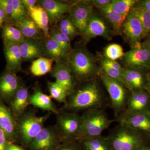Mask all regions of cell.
Here are the masks:
<instances>
[{"mask_svg":"<svg viewBox=\"0 0 150 150\" xmlns=\"http://www.w3.org/2000/svg\"><path fill=\"white\" fill-rule=\"evenodd\" d=\"M69 96L66 104L74 111L102 109L106 102L100 87L95 81H88Z\"/></svg>","mask_w":150,"mask_h":150,"instance_id":"cell-1","label":"cell"},{"mask_svg":"<svg viewBox=\"0 0 150 150\" xmlns=\"http://www.w3.org/2000/svg\"><path fill=\"white\" fill-rule=\"evenodd\" d=\"M147 134L119 124L105 138L111 150H137L144 145Z\"/></svg>","mask_w":150,"mask_h":150,"instance_id":"cell-2","label":"cell"},{"mask_svg":"<svg viewBox=\"0 0 150 150\" xmlns=\"http://www.w3.org/2000/svg\"><path fill=\"white\" fill-rule=\"evenodd\" d=\"M112 121L103 109L94 108L86 110L81 116V127L77 142L102 135V132Z\"/></svg>","mask_w":150,"mask_h":150,"instance_id":"cell-3","label":"cell"},{"mask_svg":"<svg viewBox=\"0 0 150 150\" xmlns=\"http://www.w3.org/2000/svg\"><path fill=\"white\" fill-rule=\"evenodd\" d=\"M67 59L75 80L79 81H91L98 72L93 57L85 49H73Z\"/></svg>","mask_w":150,"mask_h":150,"instance_id":"cell-4","label":"cell"},{"mask_svg":"<svg viewBox=\"0 0 150 150\" xmlns=\"http://www.w3.org/2000/svg\"><path fill=\"white\" fill-rule=\"evenodd\" d=\"M49 114L38 117L32 112L21 116L16 125V131L23 144L29 146L43 128Z\"/></svg>","mask_w":150,"mask_h":150,"instance_id":"cell-5","label":"cell"},{"mask_svg":"<svg viewBox=\"0 0 150 150\" xmlns=\"http://www.w3.org/2000/svg\"><path fill=\"white\" fill-rule=\"evenodd\" d=\"M100 77L109 94L111 105L116 116L121 114L125 110L129 97L125 86L118 81L112 79L102 71L100 72Z\"/></svg>","mask_w":150,"mask_h":150,"instance_id":"cell-6","label":"cell"},{"mask_svg":"<svg viewBox=\"0 0 150 150\" xmlns=\"http://www.w3.org/2000/svg\"><path fill=\"white\" fill-rule=\"evenodd\" d=\"M57 129L63 144L77 142L81 127V116L76 113H58Z\"/></svg>","mask_w":150,"mask_h":150,"instance_id":"cell-7","label":"cell"},{"mask_svg":"<svg viewBox=\"0 0 150 150\" xmlns=\"http://www.w3.org/2000/svg\"><path fill=\"white\" fill-rule=\"evenodd\" d=\"M150 112V95L145 90L131 92L125 110L118 116L117 120L142 112Z\"/></svg>","mask_w":150,"mask_h":150,"instance_id":"cell-8","label":"cell"},{"mask_svg":"<svg viewBox=\"0 0 150 150\" xmlns=\"http://www.w3.org/2000/svg\"><path fill=\"white\" fill-rule=\"evenodd\" d=\"M122 59L126 69L144 71L150 69V52L142 44L124 53Z\"/></svg>","mask_w":150,"mask_h":150,"instance_id":"cell-9","label":"cell"},{"mask_svg":"<svg viewBox=\"0 0 150 150\" xmlns=\"http://www.w3.org/2000/svg\"><path fill=\"white\" fill-rule=\"evenodd\" d=\"M62 143L57 129L43 127L29 145L31 150H55Z\"/></svg>","mask_w":150,"mask_h":150,"instance_id":"cell-10","label":"cell"},{"mask_svg":"<svg viewBox=\"0 0 150 150\" xmlns=\"http://www.w3.org/2000/svg\"><path fill=\"white\" fill-rule=\"evenodd\" d=\"M121 31L132 48L142 45L141 40L145 37L144 29L139 20L129 13L123 22Z\"/></svg>","mask_w":150,"mask_h":150,"instance_id":"cell-11","label":"cell"},{"mask_svg":"<svg viewBox=\"0 0 150 150\" xmlns=\"http://www.w3.org/2000/svg\"><path fill=\"white\" fill-rule=\"evenodd\" d=\"M93 6L89 2H80L72 5L70 10L71 19L79 32L82 34L87 27L93 14Z\"/></svg>","mask_w":150,"mask_h":150,"instance_id":"cell-12","label":"cell"},{"mask_svg":"<svg viewBox=\"0 0 150 150\" xmlns=\"http://www.w3.org/2000/svg\"><path fill=\"white\" fill-rule=\"evenodd\" d=\"M51 73L56 82L64 88L68 95L72 93L75 90V80L67 62H56Z\"/></svg>","mask_w":150,"mask_h":150,"instance_id":"cell-13","label":"cell"},{"mask_svg":"<svg viewBox=\"0 0 150 150\" xmlns=\"http://www.w3.org/2000/svg\"><path fill=\"white\" fill-rule=\"evenodd\" d=\"M22 84L16 74L6 69L0 76V98L11 101Z\"/></svg>","mask_w":150,"mask_h":150,"instance_id":"cell-14","label":"cell"},{"mask_svg":"<svg viewBox=\"0 0 150 150\" xmlns=\"http://www.w3.org/2000/svg\"><path fill=\"white\" fill-rule=\"evenodd\" d=\"M19 46L23 62L45 56L42 39L25 38Z\"/></svg>","mask_w":150,"mask_h":150,"instance_id":"cell-15","label":"cell"},{"mask_svg":"<svg viewBox=\"0 0 150 150\" xmlns=\"http://www.w3.org/2000/svg\"><path fill=\"white\" fill-rule=\"evenodd\" d=\"M147 76L144 70L125 69L123 74L124 85L131 92L144 90Z\"/></svg>","mask_w":150,"mask_h":150,"instance_id":"cell-16","label":"cell"},{"mask_svg":"<svg viewBox=\"0 0 150 150\" xmlns=\"http://www.w3.org/2000/svg\"><path fill=\"white\" fill-rule=\"evenodd\" d=\"M38 2L46 10L49 22L52 23L59 22L65 13L70 12L72 6L54 0H40Z\"/></svg>","mask_w":150,"mask_h":150,"instance_id":"cell-17","label":"cell"},{"mask_svg":"<svg viewBox=\"0 0 150 150\" xmlns=\"http://www.w3.org/2000/svg\"><path fill=\"white\" fill-rule=\"evenodd\" d=\"M16 125L10 110L0 100V129L9 142H13L16 138Z\"/></svg>","mask_w":150,"mask_h":150,"instance_id":"cell-18","label":"cell"},{"mask_svg":"<svg viewBox=\"0 0 150 150\" xmlns=\"http://www.w3.org/2000/svg\"><path fill=\"white\" fill-rule=\"evenodd\" d=\"M4 45V52L7 64L6 69L16 74L21 69L23 62L19 44L9 43Z\"/></svg>","mask_w":150,"mask_h":150,"instance_id":"cell-19","label":"cell"},{"mask_svg":"<svg viewBox=\"0 0 150 150\" xmlns=\"http://www.w3.org/2000/svg\"><path fill=\"white\" fill-rule=\"evenodd\" d=\"M118 121L120 124L131 129L146 134H150V112L137 113Z\"/></svg>","mask_w":150,"mask_h":150,"instance_id":"cell-20","label":"cell"},{"mask_svg":"<svg viewBox=\"0 0 150 150\" xmlns=\"http://www.w3.org/2000/svg\"><path fill=\"white\" fill-rule=\"evenodd\" d=\"M86 40L92 38L102 36L107 39L110 38L108 28L105 23L100 18L92 14L89 20L87 27L85 32L82 34Z\"/></svg>","mask_w":150,"mask_h":150,"instance_id":"cell-21","label":"cell"},{"mask_svg":"<svg viewBox=\"0 0 150 150\" xmlns=\"http://www.w3.org/2000/svg\"><path fill=\"white\" fill-rule=\"evenodd\" d=\"M30 96L28 88L23 83L11 101L12 111L16 116H21L24 113L30 104Z\"/></svg>","mask_w":150,"mask_h":150,"instance_id":"cell-22","label":"cell"},{"mask_svg":"<svg viewBox=\"0 0 150 150\" xmlns=\"http://www.w3.org/2000/svg\"><path fill=\"white\" fill-rule=\"evenodd\" d=\"M28 16L36 23L43 32L45 37H49V19L46 10L40 6L37 5L28 11Z\"/></svg>","mask_w":150,"mask_h":150,"instance_id":"cell-23","label":"cell"},{"mask_svg":"<svg viewBox=\"0 0 150 150\" xmlns=\"http://www.w3.org/2000/svg\"><path fill=\"white\" fill-rule=\"evenodd\" d=\"M14 24L25 38L42 39L45 37L43 32L28 16L21 21L14 23Z\"/></svg>","mask_w":150,"mask_h":150,"instance_id":"cell-24","label":"cell"},{"mask_svg":"<svg viewBox=\"0 0 150 150\" xmlns=\"http://www.w3.org/2000/svg\"><path fill=\"white\" fill-rule=\"evenodd\" d=\"M43 42L45 57L53 59L55 62L64 61L67 59L68 55L52 38L44 37Z\"/></svg>","mask_w":150,"mask_h":150,"instance_id":"cell-25","label":"cell"},{"mask_svg":"<svg viewBox=\"0 0 150 150\" xmlns=\"http://www.w3.org/2000/svg\"><path fill=\"white\" fill-rule=\"evenodd\" d=\"M51 96L43 93L40 90H36L30 96V104L40 109L58 114L57 109L51 100Z\"/></svg>","mask_w":150,"mask_h":150,"instance_id":"cell-26","label":"cell"},{"mask_svg":"<svg viewBox=\"0 0 150 150\" xmlns=\"http://www.w3.org/2000/svg\"><path fill=\"white\" fill-rule=\"evenodd\" d=\"M4 44L12 43L20 44L25 38L14 24L6 23L2 28V33Z\"/></svg>","mask_w":150,"mask_h":150,"instance_id":"cell-27","label":"cell"},{"mask_svg":"<svg viewBox=\"0 0 150 150\" xmlns=\"http://www.w3.org/2000/svg\"><path fill=\"white\" fill-rule=\"evenodd\" d=\"M54 62L53 59L45 57L35 59L30 66V72L36 76L46 75L52 71Z\"/></svg>","mask_w":150,"mask_h":150,"instance_id":"cell-28","label":"cell"},{"mask_svg":"<svg viewBox=\"0 0 150 150\" xmlns=\"http://www.w3.org/2000/svg\"><path fill=\"white\" fill-rule=\"evenodd\" d=\"M79 143L83 150H111L106 138L102 135Z\"/></svg>","mask_w":150,"mask_h":150,"instance_id":"cell-29","label":"cell"},{"mask_svg":"<svg viewBox=\"0 0 150 150\" xmlns=\"http://www.w3.org/2000/svg\"><path fill=\"white\" fill-rule=\"evenodd\" d=\"M100 11L103 15L110 22L115 33L118 34L121 32L122 25L127 16L122 15L116 13L108 6L101 9Z\"/></svg>","mask_w":150,"mask_h":150,"instance_id":"cell-30","label":"cell"},{"mask_svg":"<svg viewBox=\"0 0 150 150\" xmlns=\"http://www.w3.org/2000/svg\"><path fill=\"white\" fill-rule=\"evenodd\" d=\"M129 13L137 18L141 23L144 29L145 36L150 33V13L141 7L135 5Z\"/></svg>","mask_w":150,"mask_h":150,"instance_id":"cell-31","label":"cell"},{"mask_svg":"<svg viewBox=\"0 0 150 150\" xmlns=\"http://www.w3.org/2000/svg\"><path fill=\"white\" fill-rule=\"evenodd\" d=\"M49 36L56 40L62 50L67 55H69L72 51L73 49L71 46V38L60 32L57 28L51 30Z\"/></svg>","mask_w":150,"mask_h":150,"instance_id":"cell-32","label":"cell"},{"mask_svg":"<svg viewBox=\"0 0 150 150\" xmlns=\"http://www.w3.org/2000/svg\"><path fill=\"white\" fill-rule=\"evenodd\" d=\"M136 0H114L108 6L116 13L127 16L131 8L136 5Z\"/></svg>","mask_w":150,"mask_h":150,"instance_id":"cell-33","label":"cell"},{"mask_svg":"<svg viewBox=\"0 0 150 150\" xmlns=\"http://www.w3.org/2000/svg\"><path fill=\"white\" fill-rule=\"evenodd\" d=\"M48 88L50 96L60 103H67V97L68 94L64 87L56 82L48 83Z\"/></svg>","mask_w":150,"mask_h":150,"instance_id":"cell-34","label":"cell"},{"mask_svg":"<svg viewBox=\"0 0 150 150\" xmlns=\"http://www.w3.org/2000/svg\"><path fill=\"white\" fill-rule=\"evenodd\" d=\"M58 27L60 32L72 39L78 34V30L75 27L70 17L64 18L58 22Z\"/></svg>","mask_w":150,"mask_h":150,"instance_id":"cell-35","label":"cell"},{"mask_svg":"<svg viewBox=\"0 0 150 150\" xmlns=\"http://www.w3.org/2000/svg\"><path fill=\"white\" fill-rule=\"evenodd\" d=\"M27 8L22 2V0H13V12L11 19L14 23L21 21L28 16Z\"/></svg>","mask_w":150,"mask_h":150,"instance_id":"cell-36","label":"cell"},{"mask_svg":"<svg viewBox=\"0 0 150 150\" xmlns=\"http://www.w3.org/2000/svg\"><path fill=\"white\" fill-rule=\"evenodd\" d=\"M122 46L117 43H112L106 46L104 50L105 59L115 61L122 58L124 54Z\"/></svg>","mask_w":150,"mask_h":150,"instance_id":"cell-37","label":"cell"},{"mask_svg":"<svg viewBox=\"0 0 150 150\" xmlns=\"http://www.w3.org/2000/svg\"><path fill=\"white\" fill-rule=\"evenodd\" d=\"M102 71L107 75L108 76L124 85L123 80V73L106 66H102Z\"/></svg>","mask_w":150,"mask_h":150,"instance_id":"cell-38","label":"cell"},{"mask_svg":"<svg viewBox=\"0 0 150 150\" xmlns=\"http://www.w3.org/2000/svg\"><path fill=\"white\" fill-rule=\"evenodd\" d=\"M13 0H0V6L8 19H10L13 12Z\"/></svg>","mask_w":150,"mask_h":150,"instance_id":"cell-39","label":"cell"},{"mask_svg":"<svg viewBox=\"0 0 150 150\" xmlns=\"http://www.w3.org/2000/svg\"><path fill=\"white\" fill-rule=\"evenodd\" d=\"M101 66H106V67H110L112 69H115L122 72H124L125 69L123 68L118 62L115 61L108 60L107 59H104L101 62Z\"/></svg>","mask_w":150,"mask_h":150,"instance_id":"cell-40","label":"cell"},{"mask_svg":"<svg viewBox=\"0 0 150 150\" xmlns=\"http://www.w3.org/2000/svg\"><path fill=\"white\" fill-rule=\"evenodd\" d=\"M55 150H83L78 142L63 144Z\"/></svg>","mask_w":150,"mask_h":150,"instance_id":"cell-41","label":"cell"},{"mask_svg":"<svg viewBox=\"0 0 150 150\" xmlns=\"http://www.w3.org/2000/svg\"><path fill=\"white\" fill-rule=\"evenodd\" d=\"M111 2L112 1L110 0H93L89 1V3L93 6L100 10L109 5Z\"/></svg>","mask_w":150,"mask_h":150,"instance_id":"cell-42","label":"cell"},{"mask_svg":"<svg viewBox=\"0 0 150 150\" xmlns=\"http://www.w3.org/2000/svg\"><path fill=\"white\" fill-rule=\"evenodd\" d=\"M9 141L4 132L0 129V150H6Z\"/></svg>","mask_w":150,"mask_h":150,"instance_id":"cell-43","label":"cell"},{"mask_svg":"<svg viewBox=\"0 0 150 150\" xmlns=\"http://www.w3.org/2000/svg\"><path fill=\"white\" fill-rule=\"evenodd\" d=\"M136 5L143 8L150 13V0H142L137 1Z\"/></svg>","mask_w":150,"mask_h":150,"instance_id":"cell-44","label":"cell"},{"mask_svg":"<svg viewBox=\"0 0 150 150\" xmlns=\"http://www.w3.org/2000/svg\"><path fill=\"white\" fill-rule=\"evenodd\" d=\"M22 2L28 11L36 6V3L38 2L36 0H22Z\"/></svg>","mask_w":150,"mask_h":150,"instance_id":"cell-45","label":"cell"},{"mask_svg":"<svg viewBox=\"0 0 150 150\" xmlns=\"http://www.w3.org/2000/svg\"><path fill=\"white\" fill-rule=\"evenodd\" d=\"M7 19L5 13L0 6V28H3Z\"/></svg>","mask_w":150,"mask_h":150,"instance_id":"cell-46","label":"cell"},{"mask_svg":"<svg viewBox=\"0 0 150 150\" xmlns=\"http://www.w3.org/2000/svg\"><path fill=\"white\" fill-rule=\"evenodd\" d=\"M6 150H25L23 148L21 147L20 146L14 144L11 142H9L7 147Z\"/></svg>","mask_w":150,"mask_h":150,"instance_id":"cell-47","label":"cell"},{"mask_svg":"<svg viewBox=\"0 0 150 150\" xmlns=\"http://www.w3.org/2000/svg\"><path fill=\"white\" fill-rule=\"evenodd\" d=\"M144 90L150 95V74H148L146 83L145 86Z\"/></svg>","mask_w":150,"mask_h":150,"instance_id":"cell-48","label":"cell"},{"mask_svg":"<svg viewBox=\"0 0 150 150\" xmlns=\"http://www.w3.org/2000/svg\"><path fill=\"white\" fill-rule=\"evenodd\" d=\"M142 45L147 48L150 52V36L145 40L144 43H142Z\"/></svg>","mask_w":150,"mask_h":150,"instance_id":"cell-49","label":"cell"},{"mask_svg":"<svg viewBox=\"0 0 150 150\" xmlns=\"http://www.w3.org/2000/svg\"><path fill=\"white\" fill-rule=\"evenodd\" d=\"M137 150H150V146H147L145 145H142L138 148Z\"/></svg>","mask_w":150,"mask_h":150,"instance_id":"cell-50","label":"cell"},{"mask_svg":"<svg viewBox=\"0 0 150 150\" xmlns=\"http://www.w3.org/2000/svg\"></svg>","mask_w":150,"mask_h":150,"instance_id":"cell-51","label":"cell"}]
</instances>
